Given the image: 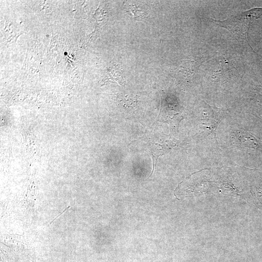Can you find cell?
Segmentation results:
<instances>
[{
  "label": "cell",
  "mask_w": 262,
  "mask_h": 262,
  "mask_svg": "<svg viewBox=\"0 0 262 262\" xmlns=\"http://www.w3.org/2000/svg\"><path fill=\"white\" fill-rule=\"evenodd\" d=\"M262 16V8H255L223 20L210 19L230 31L238 39L247 42L251 24Z\"/></svg>",
  "instance_id": "1"
},
{
  "label": "cell",
  "mask_w": 262,
  "mask_h": 262,
  "mask_svg": "<svg viewBox=\"0 0 262 262\" xmlns=\"http://www.w3.org/2000/svg\"><path fill=\"white\" fill-rule=\"evenodd\" d=\"M212 112L205 114L203 119L204 125L211 132L215 131L217 127L224 115L221 109L212 106Z\"/></svg>",
  "instance_id": "2"
},
{
  "label": "cell",
  "mask_w": 262,
  "mask_h": 262,
  "mask_svg": "<svg viewBox=\"0 0 262 262\" xmlns=\"http://www.w3.org/2000/svg\"><path fill=\"white\" fill-rule=\"evenodd\" d=\"M238 140L240 144L244 147L252 148H256L258 147L257 139L249 133L240 132Z\"/></svg>",
  "instance_id": "3"
},
{
  "label": "cell",
  "mask_w": 262,
  "mask_h": 262,
  "mask_svg": "<svg viewBox=\"0 0 262 262\" xmlns=\"http://www.w3.org/2000/svg\"><path fill=\"white\" fill-rule=\"evenodd\" d=\"M182 118V117H179L176 116H174L169 121H167L169 124L170 129L174 132H177L178 131L179 125Z\"/></svg>",
  "instance_id": "4"
},
{
  "label": "cell",
  "mask_w": 262,
  "mask_h": 262,
  "mask_svg": "<svg viewBox=\"0 0 262 262\" xmlns=\"http://www.w3.org/2000/svg\"><path fill=\"white\" fill-rule=\"evenodd\" d=\"M152 154L151 157H152V160L153 168H152V172L150 174V175L149 176L148 178H151L152 175L155 176V172H156V165H157V163H158V157L160 156L161 155H160L159 156H156L154 155L153 154Z\"/></svg>",
  "instance_id": "5"
},
{
  "label": "cell",
  "mask_w": 262,
  "mask_h": 262,
  "mask_svg": "<svg viewBox=\"0 0 262 262\" xmlns=\"http://www.w3.org/2000/svg\"><path fill=\"white\" fill-rule=\"evenodd\" d=\"M256 95L257 101L260 105H262V86L259 85L256 89Z\"/></svg>",
  "instance_id": "6"
}]
</instances>
